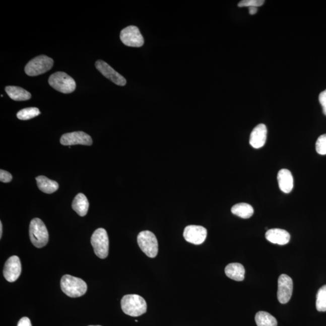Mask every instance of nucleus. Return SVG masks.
Here are the masks:
<instances>
[{
	"label": "nucleus",
	"mask_w": 326,
	"mask_h": 326,
	"mask_svg": "<svg viewBox=\"0 0 326 326\" xmlns=\"http://www.w3.org/2000/svg\"><path fill=\"white\" fill-rule=\"evenodd\" d=\"M123 312L131 316H139L147 311V303L142 297L136 294L124 295L121 300Z\"/></svg>",
	"instance_id": "f257e3e1"
},
{
	"label": "nucleus",
	"mask_w": 326,
	"mask_h": 326,
	"mask_svg": "<svg viewBox=\"0 0 326 326\" xmlns=\"http://www.w3.org/2000/svg\"><path fill=\"white\" fill-rule=\"evenodd\" d=\"M60 287L63 293L72 298L81 297L87 291V283L83 280L68 274L62 277Z\"/></svg>",
	"instance_id": "f03ea898"
},
{
	"label": "nucleus",
	"mask_w": 326,
	"mask_h": 326,
	"mask_svg": "<svg viewBox=\"0 0 326 326\" xmlns=\"http://www.w3.org/2000/svg\"><path fill=\"white\" fill-rule=\"evenodd\" d=\"M30 239L36 248H42L48 242V233L44 222L40 219L35 218L30 222L29 227Z\"/></svg>",
	"instance_id": "7ed1b4c3"
},
{
	"label": "nucleus",
	"mask_w": 326,
	"mask_h": 326,
	"mask_svg": "<svg viewBox=\"0 0 326 326\" xmlns=\"http://www.w3.org/2000/svg\"><path fill=\"white\" fill-rule=\"evenodd\" d=\"M48 84L54 90L64 94L73 93L76 87L74 79L64 72L53 73L48 79Z\"/></svg>",
	"instance_id": "20e7f679"
},
{
	"label": "nucleus",
	"mask_w": 326,
	"mask_h": 326,
	"mask_svg": "<svg viewBox=\"0 0 326 326\" xmlns=\"http://www.w3.org/2000/svg\"><path fill=\"white\" fill-rule=\"evenodd\" d=\"M137 243L142 251L149 257L154 258L158 252L156 236L150 231H143L137 236Z\"/></svg>",
	"instance_id": "39448f33"
},
{
	"label": "nucleus",
	"mask_w": 326,
	"mask_h": 326,
	"mask_svg": "<svg viewBox=\"0 0 326 326\" xmlns=\"http://www.w3.org/2000/svg\"><path fill=\"white\" fill-rule=\"evenodd\" d=\"M91 243L97 257L100 258L107 257L109 253V238L104 228H98L93 234Z\"/></svg>",
	"instance_id": "423d86ee"
},
{
	"label": "nucleus",
	"mask_w": 326,
	"mask_h": 326,
	"mask_svg": "<svg viewBox=\"0 0 326 326\" xmlns=\"http://www.w3.org/2000/svg\"><path fill=\"white\" fill-rule=\"evenodd\" d=\"M53 63V60L47 56H38L27 63L24 71L29 76L40 75L49 71Z\"/></svg>",
	"instance_id": "0eeeda50"
},
{
	"label": "nucleus",
	"mask_w": 326,
	"mask_h": 326,
	"mask_svg": "<svg viewBox=\"0 0 326 326\" xmlns=\"http://www.w3.org/2000/svg\"><path fill=\"white\" fill-rule=\"evenodd\" d=\"M120 38L126 46L140 47L145 43L144 38L138 27L134 26L126 27L121 30Z\"/></svg>",
	"instance_id": "6e6552de"
},
{
	"label": "nucleus",
	"mask_w": 326,
	"mask_h": 326,
	"mask_svg": "<svg viewBox=\"0 0 326 326\" xmlns=\"http://www.w3.org/2000/svg\"><path fill=\"white\" fill-rule=\"evenodd\" d=\"M293 292V282L290 277L282 274L278 280L277 298L280 303L286 304L290 300Z\"/></svg>",
	"instance_id": "1a4fd4ad"
},
{
	"label": "nucleus",
	"mask_w": 326,
	"mask_h": 326,
	"mask_svg": "<svg viewBox=\"0 0 326 326\" xmlns=\"http://www.w3.org/2000/svg\"><path fill=\"white\" fill-rule=\"evenodd\" d=\"M183 236L187 242L194 245H201L207 238V231L206 228L199 225H188L185 228Z\"/></svg>",
	"instance_id": "9d476101"
},
{
	"label": "nucleus",
	"mask_w": 326,
	"mask_h": 326,
	"mask_svg": "<svg viewBox=\"0 0 326 326\" xmlns=\"http://www.w3.org/2000/svg\"><path fill=\"white\" fill-rule=\"evenodd\" d=\"M21 264L20 258L17 255H12L6 262L3 275L7 281L14 282L21 275Z\"/></svg>",
	"instance_id": "9b49d317"
},
{
	"label": "nucleus",
	"mask_w": 326,
	"mask_h": 326,
	"mask_svg": "<svg viewBox=\"0 0 326 326\" xmlns=\"http://www.w3.org/2000/svg\"><path fill=\"white\" fill-rule=\"evenodd\" d=\"M60 142L64 146L76 145L91 146L92 145L93 140L87 134L82 131H77V132L63 134L60 138Z\"/></svg>",
	"instance_id": "f8f14e48"
},
{
	"label": "nucleus",
	"mask_w": 326,
	"mask_h": 326,
	"mask_svg": "<svg viewBox=\"0 0 326 326\" xmlns=\"http://www.w3.org/2000/svg\"><path fill=\"white\" fill-rule=\"evenodd\" d=\"M96 69L102 73L105 78L110 80L115 84L119 86H124L126 84V80L123 76L117 73L107 63L102 60H99L95 63Z\"/></svg>",
	"instance_id": "ddd939ff"
},
{
	"label": "nucleus",
	"mask_w": 326,
	"mask_h": 326,
	"mask_svg": "<svg viewBox=\"0 0 326 326\" xmlns=\"http://www.w3.org/2000/svg\"><path fill=\"white\" fill-rule=\"evenodd\" d=\"M267 136V126L264 124H258L255 126L250 135L249 144L252 148H261L266 143Z\"/></svg>",
	"instance_id": "4468645a"
},
{
	"label": "nucleus",
	"mask_w": 326,
	"mask_h": 326,
	"mask_svg": "<svg viewBox=\"0 0 326 326\" xmlns=\"http://www.w3.org/2000/svg\"><path fill=\"white\" fill-rule=\"evenodd\" d=\"M265 237L268 241L280 245L287 244L291 239L290 234L288 231L279 228H273L268 230L265 234Z\"/></svg>",
	"instance_id": "2eb2a0df"
},
{
	"label": "nucleus",
	"mask_w": 326,
	"mask_h": 326,
	"mask_svg": "<svg viewBox=\"0 0 326 326\" xmlns=\"http://www.w3.org/2000/svg\"><path fill=\"white\" fill-rule=\"evenodd\" d=\"M280 189L285 193H290L294 187V178L288 169H281L277 175Z\"/></svg>",
	"instance_id": "dca6fc26"
},
{
	"label": "nucleus",
	"mask_w": 326,
	"mask_h": 326,
	"mask_svg": "<svg viewBox=\"0 0 326 326\" xmlns=\"http://www.w3.org/2000/svg\"><path fill=\"white\" fill-rule=\"evenodd\" d=\"M225 273L228 277L235 280V281H243L245 279V268L240 264L233 263L228 264L225 267Z\"/></svg>",
	"instance_id": "f3484780"
},
{
	"label": "nucleus",
	"mask_w": 326,
	"mask_h": 326,
	"mask_svg": "<svg viewBox=\"0 0 326 326\" xmlns=\"http://www.w3.org/2000/svg\"><path fill=\"white\" fill-rule=\"evenodd\" d=\"M5 91L10 98L15 101H25L32 97L29 91L19 87L8 86L5 88Z\"/></svg>",
	"instance_id": "a211bd4d"
},
{
	"label": "nucleus",
	"mask_w": 326,
	"mask_h": 326,
	"mask_svg": "<svg viewBox=\"0 0 326 326\" xmlns=\"http://www.w3.org/2000/svg\"><path fill=\"white\" fill-rule=\"evenodd\" d=\"M72 208L79 216H85L89 209V202L83 193H79L72 203Z\"/></svg>",
	"instance_id": "6ab92c4d"
},
{
	"label": "nucleus",
	"mask_w": 326,
	"mask_h": 326,
	"mask_svg": "<svg viewBox=\"0 0 326 326\" xmlns=\"http://www.w3.org/2000/svg\"><path fill=\"white\" fill-rule=\"evenodd\" d=\"M38 187L42 192L51 194L56 191L59 188V184L57 182L51 180L46 176H39L36 178Z\"/></svg>",
	"instance_id": "aec40b11"
},
{
	"label": "nucleus",
	"mask_w": 326,
	"mask_h": 326,
	"mask_svg": "<svg viewBox=\"0 0 326 326\" xmlns=\"http://www.w3.org/2000/svg\"><path fill=\"white\" fill-rule=\"evenodd\" d=\"M231 212L234 215L243 219L251 218L254 213V209L251 205L246 203H239L233 206Z\"/></svg>",
	"instance_id": "412c9836"
},
{
	"label": "nucleus",
	"mask_w": 326,
	"mask_h": 326,
	"mask_svg": "<svg viewBox=\"0 0 326 326\" xmlns=\"http://www.w3.org/2000/svg\"><path fill=\"white\" fill-rule=\"evenodd\" d=\"M255 321L257 326H277L276 318L267 312H258L255 314Z\"/></svg>",
	"instance_id": "4be33fe9"
},
{
	"label": "nucleus",
	"mask_w": 326,
	"mask_h": 326,
	"mask_svg": "<svg viewBox=\"0 0 326 326\" xmlns=\"http://www.w3.org/2000/svg\"><path fill=\"white\" fill-rule=\"evenodd\" d=\"M39 114H40V111L38 108L31 107L21 109L17 112V116L18 119L27 120L38 116Z\"/></svg>",
	"instance_id": "5701e85b"
},
{
	"label": "nucleus",
	"mask_w": 326,
	"mask_h": 326,
	"mask_svg": "<svg viewBox=\"0 0 326 326\" xmlns=\"http://www.w3.org/2000/svg\"><path fill=\"white\" fill-rule=\"evenodd\" d=\"M316 308L319 312L326 311V285L322 286L316 294Z\"/></svg>",
	"instance_id": "b1692460"
},
{
	"label": "nucleus",
	"mask_w": 326,
	"mask_h": 326,
	"mask_svg": "<svg viewBox=\"0 0 326 326\" xmlns=\"http://www.w3.org/2000/svg\"><path fill=\"white\" fill-rule=\"evenodd\" d=\"M316 151L319 154L326 155V134L318 137L316 142Z\"/></svg>",
	"instance_id": "393cba45"
},
{
	"label": "nucleus",
	"mask_w": 326,
	"mask_h": 326,
	"mask_svg": "<svg viewBox=\"0 0 326 326\" xmlns=\"http://www.w3.org/2000/svg\"><path fill=\"white\" fill-rule=\"evenodd\" d=\"M264 0H243L238 3L239 8L260 7L264 5Z\"/></svg>",
	"instance_id": "a878e982"
},
{
	"label": "nucleus",
	"mask_w": 326,
	"mask_h": 326,
	"mask_svg": "<svg viewBox=\"0 0 326 326\" xmlns=\"http://www.w3.org/2000/svg\"><path fill=\"white\" fill-rule=\"evenodd\" d=\"M12 179V176L10 173L2 169L0 170V181L7 183V182H11Z\"/></svg>",
	"instance_id": "bb28decb"
},
{
	"label": "nucleus",
	"mask_w": 326,
	"mask_h": 326,
	"mask_svg": "<svg viewBox=\"0 0 326 326\" xmlns=\"http://www.w3.org/2000/svg\"><path fill=\"white\" fill-rule=\"evenodd\" d=\"M319 101L322 106V112L326 115V90L319 94Z\"/></svg>",
	"instance_id": "cd10ccee"
},
{
	"label": "nucleus",
	"mask_w": 326,
	"mask_h": 326,
	"mask_svg": "<svg viewBox=\"0 0 326 326\" xmlns=\"http://www.w3.org/2000/svg\"><path fill=\"white\" fill-rule=\"evenodd\" d=\"M17 326H32V325L29 318L23 317L18 321Z\"/></svg>",
	"instance_id": "c85d7f7f"
},
{
	"label": "nucleus",
	"mask_w": 326,
	"mask_h": 326,
	"mask_svg": "<svg viewBox=\"0 0 326 326\" xmlns=\"http://www.w3.org/2000/svg\"><path fill=\"white\" fill-rule=\"evenodd\" d=\"M249 13L250 15H254L257 13V8L256 7H249Z\"/></svg>",
	"instance_id": "c756f323"
},
{
	"label": "nucleus",
	"mask_w": 326,
	"mask_h": 326,
	"mask_svg": "<svg viewBox=\"0 0 326 326\" xmlns=\"http://www.w3.org/2000/svg\"><path fill=\"white\" fill-rule=\"evenodd\" d=\"M3 234V225L2 222H0V238H2Z\"/></svg>",
	"instance_id": "7c9ffc66"
},
{
	"label": "nucleus",
	"mask_w": 326,
	"mask_h": 326,
	"mask_svg": "<svg viewBox=\"0 0 326 326\" xmlns=\"http://www.w3.org/2000/svg\"><path fill=\"white\" fill-rule=\"evenodd\" d=\"M89 326H101V325H89Z\"/></svg>",
	"instance_id": "2f4dec72"
}]
</instances>
